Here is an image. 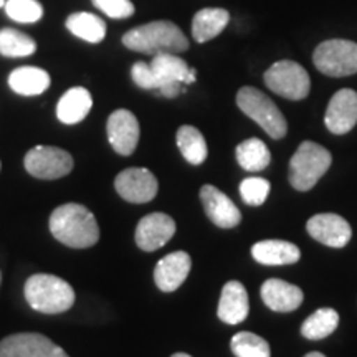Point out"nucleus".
I'll return each mask as SVG.
<instances>
[{"mask_svg": "<svg viewBox=\"0 0 357 357\" xmlns=\"http://www.w3.org/2000/svg\"><path fill=\"white\" fill-rule=\"evenodd\" d=\"M235 154L240 167L248 172L265 171V169L270 166V149H268L265 142L261 139H257V137L240 142V144L236 146Z\"/></svg>", "mask_w": 357, "mask_h": 357, "instance_id": "obj_25", "label": "nucleus"}, {"mask_svg": "<svg viewBox=\"0 0 357 357\" xmlns=\"http://www.w3.org/2000/svg\"><path fill=\"white\" fill-rule=\"evenodd\" d=\"M339 314L333 307H321L314 311L301 326V334L310 341H319L328 337L337 329Z\"/></svg>", "mask_w": 357, "mask_h": 357, "instance_id": "obj_27", "label": "nucleus"}, {"mask_svg": "<svg viewBox=\"0 0 357 357\" xmlns=\"http://www.w3.org/2000/svg\"><path fill=\"white\" fill-rule=\"evenodd\" d=\"M261 300L270 310L289 312L298 310L303 303L301 288L283 280H266L261 287Z\"/></svg>", "mask_w": 357, "mask_h": 357, "instance_id": "obj_19", "label": "nucleus"}, {"mask_svg": "<svg viewBox=\"0 0 357 357\" xmlns=\"http://www.w3.org/2000/svg\"><path fill=\"white\" fill-rule=\"evenodd\" d=\"M252 255L258 263L266 266L293 265L301 258L296 245L284 240H261L252 247Z\"/></svg>", "mask_w": 357, "mask_h": 357, "instance_id": "obj_20", "label": "nucleus"}, {"mask_svg": "<svg viewBox=\"0 0 357 357\" xmlns=\"http://www.w3.org/2000/svg\"><path fill=\"white\" fill-rule=\"evenodd\" d=\"M25 300L35 311L58 314L68 311L75 303L73 288L53 275H33L25 283Z\"/></svg>", "mask_w": 357, "mask_h": 357, "instance_id": "obj_3", "label": "nucleus"}, {"mask_svg": "<svg viewBox=\"0 0 357 357\" xmlns=\"http://www.w3.org/2000/svg\"><path fill=\"white\" fill-rule=\"evenodd\" d=\"M270 194V182L261 177H248L240 184V195L247 205H261Z\"/></svg>", "mask_w": 357, "mask_h": 357, "instance_id": "obj_31", "label": "nucleus"}, {"mask_svg": "<svg viewBox=\"0 0 357 357\" xmlns=\"http://www.w3.org/2000/svg\"><path fill=\"white\" fill-rule=\"evenodd\" d=\"M50 230L60 243L71 248H89L100 240L95 215L84 205L65 204L50 215Z\"/></svg>", "mask_w": 357, "mask_h": 357, "instance_id": "obj_1", "label": "nucleus"}, {"mask_svg": "<svg viewBox=\"0 0 357 357\" xmlns=\"http://www.w3.org/2000/svg\"><path fill=\"white\" fill-rule=\"evenodd\" d=\"M265 84L276 95L291 101H300L310 95L311 79L300 63L291 60L276 61L265 71Z\"/></svg>", "mask_w": 357, "mask_h": 357, "instance_id": "obj_7", "label": "nucleus"}, {"mask_svg": "<svg viewBox=\"0 0 357 357\" xmlns=\"http://www.w3.org/2000/svg\"><path fill=\"white\" fill-rule=\"evenodd\" d=\"M326 128L333 134L349 132L357 124V93L354 89H339L329 101L324 116Z\"/></svg>", "mask_w": 357, "mask_h": 357, "instance_id": "obj_14", "label": "nucleus"}, {"mask_svg": "<svg viewBox=\"0 0 357 357\" xmlns=\"http://www.w3.org/2000/svg\"><path fill=\"white\" fill-rule=\"evenodd\" d=\"M98 10L111 17V19H128L134 13L131 0H91Z\"/></svg>", "mask_w": 357, "mask_h": 357, "instance_id": "obj_32", "label": "nucleus"}, {"mask_svg": "<svg viewBox=\"0 0 357 357\" xmlns=\"http://www.w3.org/2000/svg\"><path fill=\"white\" fill-rule=\"evenodd\" d=\"M250 311L248 293L240 281H229L222 289L217 314L227 324H240L247 319Z\"/></svg>", "mask_w": 357, "mask_h": 357, "instance_id": "obj_18", "label": "nucleus"}, {"mask_svg": "<svg viewBox=\"0 0 357 357\" xmlns=\"http://www.w3.org/2000/svg\"><path fill=\"white\" fill-rule=\"evenodd\" d=\"M238 108L253 119L271 139H283L287 136L288 123L278 106L265 93L253 86H243L236 93Z\"/></svg>", "mask_w": 357, "mask_h": 357, "instance_id": "obj_5", "label": "nucleus"}, {"mask_svg": "<svg viewBox=\"0 0 357 357\" xmlns=\"http://www.w3.org/2000/svg\"><path fill=\"white\" fill-rule=\"evenodd\" d=\"M312 63L326 77L342 78L357 73V43L351 40H326L312 55Z\"/></svg>", "mask_w": 357, "mask_h": 357, "instance_id": "obj_6", "label": "nucleus"}, {"mask_svg": "<svg viewBox=\"0 0 357 357\" xmlns=\"http://www.w3.org/2000/svg\"><path fill=\"white\" fill-rule=\"evenodd\" d=\"M66 29L88 43H100L106 37L105 20L89 12L71 13L66 19Z\"/></svg>", "mask_w": 357, "mask_h": 357, "instance_id": "obj_24", "label": "nucleus"}, {"mask_svg": "<svg viewBox=\"0 0 357 357\" xmlns=\"http://www.w3.org/2000/svg\"><path fill=\"white\" fill-rule=\"evenodd\" d=\"M131 77L134 79V83L142 89H159V82L158 78H155L153 68H151V65L144 63V61L134 63L131 70Z\"/></svg>", "mask_w": 357, "mask_h": 357, "instance_id": "obj_33", "label": "nucleus"}, {"mask_svg": "<svg viewBox=\"0 0 357 357\" xmlns=\"http://www.w3.org/2000/svg\"><path fill=\"white\" fill-rule=\"evenodd\" d=\"M333 155L323 146L312 141L301 142L289 160V184L300 192H307L318 184L331 167Z\"/></svg>", "mask_w": 357, "mask_h": 357, "instance_id": "obj_4", "label": "nucleus"}, {"mask_svg": "<svg viewBox=\"0 0 357 357\" xmlns=\"http://www.w3.org/2000/svg\"><path fill=\"white\" fill-rule=\"evenodd\" d=\"M230 347L236 357H271L270 344L265 339L248 331L235 334L231 337Z\"/></svg>", "mask_w": 357, "mask_h": 357, "instance_id": "obj_29", "label": "nucleus"}, {"mask_svg": "<svg viewBox=\"0 0 357 357\" xmlns=\"http://www.w3.org/2000/svg\"><path fill=\"white\" fill-rule=\"evenodd\" d=\"M0 167H2V164H0Z\"/></svg>", "mask_w": 357, "mask_h": 357, "instance_id": "obj_38", "label": "nucleus"}, {"mask_svg": "<svg viewBox=\"0 0 357 357\" xmlns=\"http://www.w3.org/2000/svg\"><path fill=\"white\" fill-rule=\"evenodd\" d=\"M0 357H70L55 342L37 333L12 334L0 342Z\"/></svg>", "mask_w": 357, "mask_h": 357, "instance_id": "obj_10", "label": "nucleus"}, {"mask_svg": "<svg viewBox=\"0 0 357 357\" xmlns=\"http://www.w3.org/2000/svg\"><path fill=\"white\" fill-rule=\"evenodd\" d=\"M306 230L319 243L333 248H342L349 243L352 229L349 222L337 213H318L306 223Z\"/></svg>", "mask_w": 357, "mask_h": 357, "instance_id": "obj_12", "label": "nucleus"}, {"mask_svg": "<svg viewBox=\"0 0 357 357\" xmlns=\"http://www.w3.org/2000/svg\"><path fill=\"white\" fill-rule=\"evenodd\" d=\"M3 7L8 19L19 24H35L43 17V7L38 0H6Z\"/></svg>", "mask_w": 357, "mask_h": 357, "instance_id": "obj_30", "label": "nucleus"}, {"mask_svg": "<svg viewBox=\"0 0 357 357\" xmlns=\"http://www.w3.org/2000/svg\"><path fill=\"white\" fill-rule=\"evenodd\" d=\"M108 139L113 149L121 155H131L139 142V123L128 109H116L108 118Z\"/></svg>", "mask_w": 357, "mask_h": 357, "instance_id": "obj_15", "label": "nucleus"}, {"mask_svg": "<svg viewBox=\"0 0 357 357\" xmlns=\"http://www.w3.org/2000/svg\"><path fill=\"white\" fill-rule=\"evenodd\" d=\"M24 164L30 176L43 181H55L73 171L71 154L55 146H35L26 153Z\"/></svg>", "mask_w": 357, "mask_h": 357, "instance_id": "obj_8", "label": "nucleus"}, {"mask_svg": "<svg viewBox=\"0 0 357 357\" xmlns=\"http://www.w3.org/2000/svg\"><path fill=\"white\" fill-rule=\"evenodd\" d=\"M50 75L38 66H20L8 77V86L20 96L42 95L50 86Z\"/></svg>", "mask_w": 357, "mask_h": 357, "instance_id": "obj_22", "label": "nucleus"}, {"mask_svg": "<svg viewBox=\"0 0 357 357\" xmlns=\"http://www.w3.org/2000/svg\"><path fill=\"white\" fill-rule=\"evenodd\" d=\"M93 108L91 93L86 88H71L56 105V118L63 124H77L86 118Z\"/></svg>", "mask_w": 357, "mask_h": 357, "instance_id": "obj_21", "label": "nucleus"}, {"mask_svg": "<svg viewBox=\"0 0 357 357\" xmlns=\"http://www.w3.org/2000/svg\"><path fill=\"white\" fill-rule=\"evenodd\" d=\"M230 22L225 8H202L192 20V37L197 43H205L220 35Z\"/></svg>", "mask_w": 357, "mask_h": 357, "instance_id": "obj_23", "label": "nucleus"}, {"mask_svg": "<svg viewBox=\"0 0 357 357\" xmlns=\"http://www.w3.org/2000/svg\"><path fill=\"white\" fill-rule=\"evenodd\" d=\"M305 357H326V356L321 354V352H310V354H306Z\"/></svg>", "mask_w": 357, "mask_h": 357, "instance_id": "obj_34", "label": "nucleus"}, {"mask_svg": "<svg viewBox=\"0 0 357 357\" xmlns=\"http://www.w3.org/2000/svg\"><path fill=\"white\" fill-rule=\"evenodd\" d=\"M155 78L159 82L158 91L164 98H176L181 95L182 84H192L195 82L197 71L190 68L181 56L174 53H160L151 61Z\"/></svg>", "mask_w": 357, "mask_h": 357, "instance_id": "obj_9", "label": "nucleus"}, {"mask_svg": "<svg viewBox=\"0 0 357 357\" xmlns=\"http://www.w3.org/2000/svg\"><path fill=\"white\" fill-rule=\"evenodd\" d=\"M37 52L35 40L20 30L2 29L0 30V55L7 58H24Z\"/></svg>", "mask_w": 357, "mask_h": 357, "instance_id": "obj_28", "label": "nucleus"}, {"mask_svg": "<svg viewBox=\"0 0 357 357\" xmlns=\"http://www.w3.org/2000/svg\"><path fill=\"white\" fill-rule=\"evenodd\" d=\"M176 234V222L167 213L155 212L142 217L137 223L136 238L137 247L144 252H155L162 248Z\"/></svg>", "mask_w": 357, "mask_h": 357, "instance_id": "obj_13", "label": "nucleus"}, {"mask_svg": "<svg viewBox=\"0 0 357 357\" xmlns=\"http://www.w3.org/2000/svg\"><path fill=\"white\" fill-rule=\"evenodd\" d=\"M118 194L131 204L151 202L158 195L159 184L158 178L149 169L131 167L118 174L114 181Z\"/></svg>", "mask_w": 357, "mask_h": 357, "instance_id": "obj_11", "label": "nucleus"}, {"mask_svg": "<svg viewBox=\"0 0 357 357\" xmlns=\"http://www.w3.org/2000/svg\"><path fill=\"white\" fill-rule=\"evenodd\" d=\"M192 260L189 253L174 252L158 261L154 268V281L164 293H172L184 283L189 276Z\"/></svg>", "mask_w": 357, "mask_h": 357, "instance_id": "obj_17", "label": "nucleus"}, {"mask_svg": "<svg viewBox=\"0 0 357 357\" xmlns=\"http://www.w3.org/2000/svg\"><path fill=\"white\" fill-rule=\"evenodd\" d=\"M177 146L187 162L200 166L207 159L208 149L202 132L194 126H181L177 131Z\"/></svg>", "mask_w": 357, "mask_h": 357, "instance_id": "obj_26", "label": "nucleus"}, {"mask_svg": "<svg viewBox=\"0 0 357 357\" xmlns=\"http://www.w3.org/2000/svg\"><path fill=\"white\" fill-rule=\"evenodd\" d=\"M124 47L144 55L182 53L189 50V40L174 22L155 20L139 25L123 35Z\"/></svg>", "mask_w": 357, "mask_h": 357, "instance_id": "obj_2", "label": "nucleus"}, {"mask_svg": "<svg viewBox=\"0 0 357 357\" xmlns=\"http://www.w3.org/2000/svg\"><path fill=\"white\" fill-rule=\"evenodd\" d=\"M200 200L207 217L220 229H234L242 222L238 207L217 187L204 185L200 189Z\"/></svg>", "mask_w": 357, "mask_h": 357, "instance_id": "obj_16", "label": "nucleus"}, {"mask_svg": "<svg viewBox=\"0 0 357 357\" xmlns=\"http://www.w3.org/2000/svg\"><path fill=\"white\" fill-rule=\"evenodd\" d=\"M171 357H192V356L185 354V352H177V354H174V356H171Z\"/></svg>", "mask_w": 357, "mask_h": 357, "instance_id": "obj_35", "label": "nucleus"}, {"mask_svg": "<svg viewBox=\"0 0 357 357\" xmlns=\"http://www.w3.org/2000/svg\"><path fill=\"white\" fill-rule=\"evenodd\" d=\"M0 283H2V273H0Z\"/></svg>", "mask_w": 357, "mask_h": 357, "instance_id": "obj_37", "label": "nucleus"}, {"mask_svg": "<svg viewBox=\"0 0 357 357\" xmlns=\"http://www.w3.org/2000/svg\"><path fill=\"white\" fill-rule=\"evenodd\" d=\"M6 6V0H0V7H3Z\"/></svg>", "mask_w": 357, "mask_h": 357, "instance_id": "obj_36", "label": "nucleus"}]
</instances>
